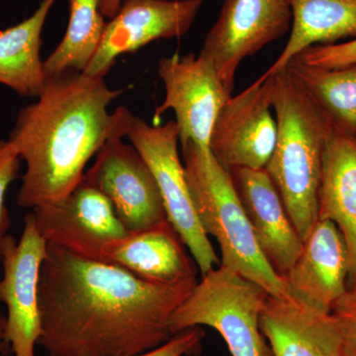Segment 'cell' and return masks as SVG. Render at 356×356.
I'll list each match as a JSON object with an SVG mask.
<instances>
[{"label": "cell", "mask_w": 356, "mask_h": 356, "mask_svg": "<svg viewBox=\"0 0 356 356\" xmlns=\"http://www.w3.org/2000/svg\"><path fill=\"white\" fill-rule=\"evenodd\" d=\"M197 280L165 285L48 245L40 275L42 336L51 356H135L173 337L170 318Z\"/></svg>", "instance_id": "6da1fadb"}, {"label": "cell", "mask_w": 356, "mask_h": 356, "mask_svg": "<svg viewBox=\"0 0 356 356\" xmlns=\"http://www.w3.org/2000/svg\"><path fill=\"white\" fill-rule=\"evenodd\" d=\"M121 90L79 70L47 76L37 102L18 114L9 142L25 161L18 206L35 209L64 198L113 131L109 106Z\"/></svg>", "instance_id": "7a4b0ae2"}, {"label": "cell", "mask_w": 356, "mask_h": 356, "mask_svg": "<svg viewBox=\"0 0 356 356\" xmlns=\"http://www.w3.org/2000/svg\"><path fill=\"white\" fill-rule=\"evenodd\" d=\"M270 76L277 139L264 170L304 242L318 220L327 118L289 70Z\"/></svg>", "instance_id": "3957f363"}, {"label": "cell", "mask_w": 356, "mask_h": 356, "mask_svg": "<svg viewBox=\"0 0 356 356\" xmlns=\"http://www.w3.org/2000/svg\"><path fill=\"white\" fill-rule=\"evenodd\" d=\"M185 173L201 226L221 250L220 266L264 288L269 296L292 299L286 281L269 264L250 226L233 177L210 149L182 145Z\"/></svg>", "instance_id": "277c9868"}, {"label": "cell", "mask_w": 356, "mask_h": 356, "mask_svg": "<svg viewBox=\"0 0 356 356\" xmlns=\"http://www.w3.org/2000/svg\"><path fill=\"white\" fill-rule=\"evenodd\" d=\"M269 294L257 283L219 266L204 274L170 318L172 336L209 327L224 339L232 356H273L262 332V311Z\"/></svg>", "instance_id": "5b68a950"}, {"label": "cell", "mask_w": 356, "mask_h": 356, "mask_svg": "<svg viewBox=\"0 0 356 356\" xmlns=\"http://www.w3.org/2000/svg\"><path fill=\"white\" fill-rule=\"evenodd\" d=\"M112 114L115 132L128 138L151 168L168 220L188 248L201 276L219 266V257L196 213L178 151L179 131L175 121H168L165 125H149L124 106Z\"/></svg>", "instance_id": "8992f818"}, {"label": "cell", "mask_w": 356, "mask_h": 356, "mask_svg": "<svg viewBox=\"0 0 356 356\" xmlns=\"http://www.w3.org/2000/svg\"><path fill=\"white\" fill-rule=\"evenodd\" d=\"M47 248L32 213L26 215L20 240L8 235L2 245L0 303L7 309L4 343L10 344L14 356H35L41 339L39 283Z\"/></svg>", "instance_id": "52a82bcc"}, {"label": "cell", "mask_w": 356, "mask_h": 356, "mask_svg": "<svg viewBox=\"0 0 356 356\" xmlns=\"http://www.w3.org/2000/svg\"><path fill=\"white\" fill-rule=\"evenodd\" d=\"M158 74L165 86V95L154 111V120L172 110L181 146L193 143L209 149L218 114L232 96L212 60L203 51L197 56L175 54L159 60Z\"/></svg>", "instance_id": "ba28073f"}, {"label": "cell", "mask_w": 356, "mask_h": 356, "mask_svg": "<svg viewBox=\"0 0 356 356\" xmlns=\"http://www.w3.org/2000/svg\"><path fill=\"white\" fill-rule=\"evenodd\" d=\"M83 180L105 196L129 233L168 220L151 168L132 144L112 131Z\"/></svg>", "instance_id": "9c48e42d"}, {"label": "cell", "mask_w": 356, "mask_h": 356, "mask_svg": "<svg viewBox=\"0 0 356 356\" xmlns=\"http://www.w3.org/2000/svg\"><path fill=\"white\" fill-rule=\"evenodd\" d=\"M291 24L289 0H224L201 51L232 93L243 60L284 36Z\"/></svg>", "instance_id": "30bf717a"}, {"label": "cell", "mask_w": 356, "mask_h": 356, "mask_svg": "<svg viewBox=\"0 0 356 356\" xmlns=\"http://www.w3.org/2000/svg\"><path fill=\"white\" fill-rule=\"evenodd\" d=\"M273 77L257 79L220 110L211 133L209 149L225 168L264 170L277 139L271 104Z\"/></svg>", "instance_id": "8fae6325"}, {"label": "cell", "mask_w": 356, "mask_h": 356, "mask_svg": "<svg viewBox=\"0 0 356 356\" xmlns=\"http://www.w3.org/2000/svg\"><path fill=\"white\" fill-rule=\"evenodd\" d=\"M205 0H122L105 24L102 41L84 74L104 79L124 54L158 40L180 38L191 30Z\"/></svg>", "instance_id": "7c38bea8"}, {"label": "cell", "mask_w": 356, "mask_h": 356, "mask_svg": "<svg viewBox=\"0 0 356 356\" xmlns=\"http://www.w3.org/2000/svg\"><path fill=\"white\" fill-rule=\"evenodd\" d=\"M31 213L48 245L95 261L107 245L129 234L108 199L83 179L64 198Z\"/></svg>", "instance_id": "4fadbf2b"}, {"label": "cell", "mask_w": 356, "mask_h": 356, "mask_svg": "<svg viewBox=\"0 0 356 356\" xmlns=\"http://www.w3.org/2000/svg\"><path fill=\"white\" fill-rule=\"evenodd\" d=\"M350 261L343 236L329 220H318L298 259L283 277L299 305L330 314L348 289Z\"/></svg>", "instance_id": "5bb4252c"}, {"label": "cell", "mask_w": 356, "mask_h": 356, "mask_svg": "<svg viewBox=\"0 0 356 356\" xmlns=\"http://www.w3.org/2000/svg\"><path fill=\"white\" fill-rule=\"evenodd\" d=\"M257 243L269 264L284 276L298 259L303 240L266 170H229Z\"/></svg>", "instance_id": "9a60e30c"}, {"label": "cell", "mask_w": 356, "mask_h": 356, "mask_svg": "<svg viewBox=\"0 0 356 356\" xmlns=\"http://www.w3.org/2000/svg\"><path fill=\"white\" fill-rule=\"evenodd\" d=\"M168 220L129 233L103 248L100 261L125 269L136 277L173 285L197 280L198 267Z\"/></svg>", "instance_id": "2e32d148"}, {"label": "cell", "mask_w": 356, "mask_h": 356, "mask_svg": "<svg viewBox=\"0 0 356 356\" xmlns=\"http://www.w3.org/2000/svg\"><path fill=\"white\" fill-rule=\"evenodd\" d=\"M327 118L318 220H329L341 232L350 261L348 280L356 285V136Z\"/></svg>", "instance_id": "e0dca14e"}, {"label": "cell", "mask_w": 356, "mask_h": 356, "mask_svg": "<svg viewBox=\"0 0 356 356\" xmlns=\"http://www.w3.org/2000/svg\"><path fill=\"white\" fill-rule=\"evenodd\" d=\"M291 32L284 49L259 81L284 70L290 60L316 44L356 39V0H289Z\"/></svg>", "instance_id": "ac0fdd59"}, {"label": "cell", "mask_w": 356, "mask_h": 356, "mask_svg": "<svg viewBox=\"0 0 356 356\" xmlns=\"http://www.w3.org/2000/svg\"><path fill=\"white\" fill-rule=\"evenodd\" d=\"M57 0H42L18 24L0 30V84L23 97H38L46 83L42 33Z\"/></svg>", "instance_id": "d6986e66"}, {"label": "cell", "mask_w": 356, "mask_h": 356, "mask_svg": "<svg viewBox=\"0 0 356 356\" xmlns=\"http://www.w3.org/2000/svg\"><path fill=\"white\" fill-rule=\"evenodd\" d=\"M285 69L318 108L356 136V63L339 69H323L295 57Z\"/></svg>", "instance_id": "ffe728a7"}, {"label": "cell", "mask_w": 356, "mask_h": 356, "mask_svg": "<svg viewBox=\"0 0 356 356\" xmlns=\"http://www.w3.org/2000/svg\"><path fill=\"white\" fill-rule=\"evenodd\" d=\"M318 316L294 299L268 296L261 325L273 356H324Z\"/></svg>", "instance_id": "44dd1931"}, {"label": "cell", "mask_w": 356, "mask_h": 356, "mask_svg": "<svg viewBox=\"0 0 356 356\" xmlns=\"http://www.w3.org/2000/svg\"><path fill=\"white\" fill-rule=\"evenodd\" d=\"M67 32L53 53L44 60L47 76L65 70L84 72L92 60L105 24L100 0H69Z\"/></svg>", "instance_id": "7402d4cb"}, {"label": "cell", "mask_w": 356, "mask_h": 356, "mask_svg": "<svg viewBox=\"0 0 356 356\" xmlns=\"http://www.w3.org/2000/svg\"><path fill=\"white\" fill-rule=\"evenodd\" d=\"M341 356H356V285H350L329 314Z\"/></svg>", "instance_id": "603a6c76"}, {"label": "cell", "mask_w": 356, "mask_h": 356, "mask_svg": "<svg viewBox=\"0 0 356 356\" xmlns=\"http://www.w3.org/2000/svg\"><path fill=\"white\" fill-rule=\"evenodd\" d=\"M20 156L8 140H0V259L1 250L10 227L8 209L6 207V193L9 186L18 177Z\"/></svg>", "instance_id": "cb8c5ba5"}, {"label": "cell", "mask_w": 356, "mask_h": 356, "mask_svg": "<svg viewBox=\"0 0 356 356\" xmlns=\"http://www.w3.org/2000/svg\"><path fill=\"white\" fill-rule=\"evenodd\" d=\"M297 57L312 67L323 69L346 67L356 63V39L341 44H316Z\"/></svg>", "instance_id": "d4e9b609"}, {"label": "cell", "mask_w": 356, "mask_h": 356, "mask_svg": "<svg viewBox=\"0 0 356 356\" xmlns=\"http://www.w3.org/2000/svg\"><path fill=\"white\" fill-rule=\"evenodd\" d=\"M204 336L205 332L201 327H191L175 334L159 348L135 356H182L186 353H198Z\"/></svg>", "instance_id": "484cf974"}, {"label": "cell", "mask_w": 356, "mask_h": 356, "mask_svg": "<svg viewBox=\"0 0 356 356\" xmlns=\"http://www.w3.org/2000/svg\"><path fill=\"white\" fill-rule=\"evenodd\" d=\"M318 324L324 356H341L336 337L330 325L329 314H318Z\"/></svg>", "instance_id": "4316f807"}, {"label": "cell", "mask_w": 356, "mask_h": 356, "mask_svg": "<svg viewBox=\"0 0 356 356\" xmlns=\"http://www.w3.org/2000/svg\"><path fill=\"white\" fill-rule=\"evenodd\" d=\"M122 0H100V13L104 17L111 19L118 13Z\"/></svg>", "instance_id": "83f0119b"}, {"label": "cell", "mask_w": 356, "mask_h": 356, "mask_svg": "<svg viewBox=\"0 0 356 356\" xmlns=\"http://www.w3.org/2000/svg\"><path fill=\"white\" fill-rule=\"evenodd\" d=\"M6 317L0 314V350L4 343V331H6Z\"/></svg>", "instance_id": "f1b7e54d"}, {"label": "cell", "mask_w": 356, "mask_h": 356, "mask_svg": "<svg viewBox=\"0 0 356 356\" xmlns=\"http://www.w3.org/2000/svg\"><path fill=\"white\" fill-rule=\"evenodd\" d=\"M182 356H199L198 353H186V355Z\"/></svg>", "instance_id": "f546056e"}]
</instances>
